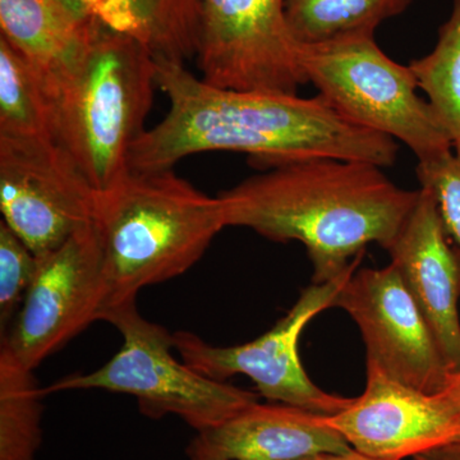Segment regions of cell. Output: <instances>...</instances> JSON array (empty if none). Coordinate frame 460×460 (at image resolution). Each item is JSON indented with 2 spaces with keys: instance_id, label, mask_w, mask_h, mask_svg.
I'll return each instance as SVG.
<instances>
[{
  "instance_id": "cell-1",
  "label": "cell",
  "mask_w": 460,
  "mask_h": 460,
  "mask_svg": "<svg viewBox=\"0 0 460 460\" xmlns=\"http://www.w3.org/2000/svg\"><path fill=\"white\" fill-rule=\"evenodd\" d=\"M156 60V87L169 100L162 122L142 133L129 154L132 172L172 169L206 151L247 154L260 169L334 157L387 168L398 159L394 138L341 117L319 95L220 89L181 63Z\"/></svg>"
},
{
  "instance_id": "cell-2",
  "label": "cell",
  "mask_w": 460,
  "mask_h": 460,
  "mask_svg": "<svg viewBox=\"0 0 460 460\" xmlns=\"http://www.w3.org/2000/svg\"><path fill=\"white\" fill-rule=\"evenodd\" d=\"M226 226L270 241L301 242L314 284L343 274L371 243L387 250L420 198L380 166L308 157L253 175L217 195Z\"/></svg>"
},
{
  "instance_id": "cell-3",
  "label": "cell",
  "mask_w": 460,
  "mask_h": 460,
  "mask_svg": "<svg viewBox=\"0 0 460 460\" xmlns=\"http://www.w3.org/2000/svg\"><path fill=\"white\" fill-rule=\"evenodd\" d=\"M41 77L54 141L93 189H108L131 171L129 154L146 131L156 86L155 58L140 41L98 20L86 44Z\"/></svg>"
},
{
  "instance_id": "cell-4",
  "label": "cell",
  "mask_w": 460,
  "mask_h": 460,
  "mask_svg": "<svg viewBox=\"0 0 460 460\" xmlns=\"http://www.w3.org/2000/svg\"><path fill=\"white\" fill-rule=\"evenodd\" d=\"M93 224L108 288L102 314L189 271L226 226L219 198L172 169L129 171L96 190Z\"/></svg>"
},
{
  "instance_id": "cell-5",
  "label": "cell",
  "mask_w": 460,
  "mask_h": 460,
  "mask_svg": "<svg viewBox=\"0 0 460 460\" xmlns=\"http://www.w3.org/2000/svg\"><path fill=\"white\" fill-rule=\"evenodd\" d=\"M102 320L122 334L119 352L99 370L72 375L44 387L45 395L91 389L132 395L145 416L159 420L174 414L199 434L259 402L255 393L211 380L175 359L172 334L145 319L136 301L109 308Z\"/></svg>"
},
{
  "instance_id": "cell-6",
  "label": "cell",
  "mask_w": 460,
  "mask_h": 460,
  "mask_svg": "<svg viewBox=\"0 0 460 460\" xmlns=\"http://www.w3.org/2000/svg\"><path fill=\"white\" fill-rule=\"evenodd\" d=\"M301 65L308 84L341 117L407 145L419 162L453 151L410 66L387 57L375 38L304 44Z\"/></svg>"
},
{
  "instance_id": "cell-7",
  "label": "cell",
  "mask_w": 460,
  "mask_h": 460,
  "mask_svg": "<svg viewBox=\"0 0 460 460\" xmlns=\"http://www.w3.org/2000/svg\"><path fill=\"white\" fill-rule=\"evenodd\" d=\"M363 255L349 268L326 283L305 288L289 313L255 341L230 347L206 343L190 332H177L174 349L181 361L211 380L224 381L234 375L250 377L262 398L334 416L349 407L353 398L330 394L308 376L298 353V341L305 326L323 311L335 307L339 293L349 280Z\"/></svg>"
},
{
  "instance_id": "cell-8",
  "label": "cell",
  "mask_w": 460,
  "mask_h": 460,
  "mask_svg": "<svg viewBox=\"0 0 460 460\" xmlns=\"http://www.w3.org/2000/svg\"><path fill=\"white\" fill-rule=\"evenodd\" d=\"M198 66L205 83L235 91L296 93L308 84L287 0H201Z\"/></svg>"
},
{
  "instance_id": "cell-9",
  "label": "cell",
  "mask_w": 460,
  "mask_h": 460,
  "mask_svg": "<svg viewBox=\"0 0 460 460\" xmlns=\"http://www.w3.org/2000/svg\"><path fill=\"white\" fill-rule=\"evenodd\" d=\"M96 190L53 140L0 137L3 222L41 257L93 223Z\"/></svg>"
},
{
  "instance_id": "cell-10",
  "label": "cell",
  "mask_w": 460,
  "mask_h": 460,
  "mask_svg": "<svg viewBox=\"0 0 460 460\" xmlns=\"http://www.w3.org/2000/svg\"><path fill=\"white\" fill-rule=\"evenodd\" d=\"M38 259V272L22 307L0 341L33 371L102 319L108 295L93 223Z\"/></svg>"
},
{
  "instance_id": "cell-11",
  "label": "cell",
  "mask_w": 460,
  "mask_h": 460,
  "mask_svg": "<svg viewBox=\"0 0 460 460\" xmlns=\"http://www.w3.org/2000/svg\"><path fill=\"white\" fill-rule=\"evenodd\" d=\"M335 307L358 326L366 362L414 389L429 394L443 392L452 371L393 263L354 272L339 293Z\"/></svg>"
},
{
  "instance_id": "cell-12",
  "label": "cell",
  "mask_w": 460,
  "mask_h": 460,
  "mask_svg": "<svg viewBox=\"0 0 460 460\" xmlns=\"http://www.w3.org/2000/svg\"><path fill=\"white\" fill-rule=\"evenodd\" d=\"M323 422L377 460L414 458L460 438V411L444 395L405 385L370 362L362 395Z\"/></svg>"
},
{
  "instance_id": "cell-13",
  "label": "cell",
  "mask_w": 460,
  "mask_h": 460,
  "mask_svg": "<svg viewBox=\"0 0 460 460\" xmlns=\"http://www.w3.org/2000/svg\"><path fill=\"white\" fill-rule=\"evenodd\" d=\"M386 251L447 367L460 371V248L447 232L429 190L420 189L419 201Z\"/></svg>"
},
{
  "instance_id": "cell-14",
  "label": "cell",
  "mask_w": 460,
  "mask_h": 460,
  "mask_svg": "<svg viewBox=\"0 0 460 460\" xmlns=\"http://www.w3.org/2000/svg\"><path fill=\"white\" fill-rule=\"evenodd\" d=\"M198 436L226 460H298L353 449L337 429L323 422V416L284 402H253Z\"/></svg>"
},
{
  "instance_id": "cell-15",
  "label": "cell",
  "mask_w": 460,
  "mask_h": 460,
  "mask_svg": "<svg viewBox=\"0 0 460 460\" xmlns=\"http://www.w3.org/2000/svg\"><path fill=\"white\" fill-rule=\"evenodd\" d=\"M96 22L78 0H0L2 38L41 75L68 62Z\"/></svg>"
},
{
  "instance_id": "cell-16",
  "label": "cell",
  "mask_w": 460,
  "mask_h": 460,
  "mask_svg": "<svg viewBox=\"0 0 460 460\" xmlns=\"http://www.w3.org/2000/svg\"><path fill=\"white\" fill-rule=\"evenodd\" d=\"M100 22L140 41L155 59H196L201 0H78Z\"/></svg>"
},
{
  "instance_id": "cell-17",
  "label": "cell",
  "mask_w": 460,
  "mask_h": 460,
  "mask_svg": "<svg viewBox=\"0 0 460 460\" xmlns=\"http://www.w3.org/2000/svg\"><path fill=\"white\" fill-rule=\"evenodd\" d=\"M414 0H287L290 29L302 44L375 38L384 21L402 13Z\"/></svg>"
},
{
  "instance_id": "cell-18",
  "label": "cell",
  "mask_w": 460,
  "mask_h": 460,
  "mask_svg": "<svg viewBox=\"0 0 460 460\" xmlns=\"http://www.w3.org/2000/svg\"><path fill=\"white\" fill-rule=\"evenodd\" d=\"M44 396L33 370L0 343V460H36Z\"/></svg>"
},
{
  "instance_id": "cell-19",
  "label": "cell",
  "mask_w": 460,
  "mask_h": 460,
  "mask_svg": "<svg viewBox=\"0 0 460 460\" xmlns=\"http://www.w3.org/2000/svg\"><path fill=\"white\" fill-rule=\"evenodd\" d=\"M0 137L54 141L49 99L41 75L2 36Z\"/></svg>"
},
{
  "instance_id": "cell-20",
  "label": "cell",
  "mask_w": 460,
  "mask_h": 460,
  "mask_svg": "<svg viewBox=\"0 0 460 460\" xmlns=\"http://www.w3.org/2000/svg\"><path fill=\"white\" fill-rule=\"evenodd\" d=\"M410 68L460 159V0H453L434 49L414 59Z\"/></svg>"
},
{
  "instance_id": "cell-21",
  "label": "cell",
  "mask_w": 460,
  "mask_h": 460,
  "mask_svg": "<svg viewBox=\"0 0 460 460\" xmlns=\"http://www.w3.org/2000/svg\"><path fill=\"white\" fill-rule=\"evenodd\" d=\"M39 259L4 222L0 223V330L11 328L35 279Z\"/></svg>"
},
{
  "instance_id": "cell-22",
  "label": "cell",
  "mask_w": 460,
  "mask_h": 460,
  "mask_svg": "<svg viewBox=\"0 0 460 460\" xmlns=\"http://www.w3.org/2000/svg\"><path fill=\"white\" fill-rule=\"evenodd\" d=\"M416 172L420 189L434 195L445 228L460 248V159L450 151L419 162Z\"/></svg>"
},
{
  "instance_id": "cell-23",
  "label": "cell",
  "mask_w": 460,
  "mask_h": 460,
  "mask_svg": "<svg viewBox=\"0 0 460 460\" xmlns=\"http://www.w3.org/2000/svg\"><path fill=\"white\" fill-rule=\"evenodd\" d=\"M413 460H460V438L420 454Z\"/></svg>"
},
{
  "instance_id": "cell-24",
  "label": "cell",
  "mask_w": 460,
  "mask_h": 460,
  "mask_svg": "<svg viewBox=\"0 0 460 460\" xmlns=\"http://www.w3.org/2000/svg\"><path fill=\"white\" fill-rule=\"evenodd\" d=\"M187 456L190 460H226L220 456L219 454L214 453L213 450L208 449V447L201 440L199 436H196L189 447H187Z\"/></svg>"
},
{
  "instance_id": "cell-25",
  "label": "cell",
  "mask_w": 460,
  "mask_h": 460,
  "mask_svg": "<svg viewBox=\"0 0 460 460\" xmlns=\"http://www.w3.org/2000/svg\"><path fill=\"white\" fill-rule=\"evenodd\" d=\"M438 394L444 395L460 411V371L450 374L447 386Z\"/></svg>"
},
{
  "instance_id": "cell-26",
  "label": "cell",
  "mask_w": 460,
  "mask_h": 460,
  "mask_svg": "<svg viewBox=\"0 0 460 460\" xmlns=\"http://www.w3.org/2000/svg\"><path fill=\"white\" fill-rule=\"evenodd\" d=\"M298 460H377L370 458V456H363L362 453L357 450H350L347 453H320L314 456H305Z\"/></svg>"
}]
</instances>
